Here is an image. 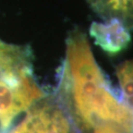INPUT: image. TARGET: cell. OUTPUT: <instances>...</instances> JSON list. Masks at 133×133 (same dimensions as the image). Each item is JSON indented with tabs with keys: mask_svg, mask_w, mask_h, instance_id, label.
I'll return each mask as SVG.
<instances>
[{
	"mask_svg": "<svg viewBox=\"0 0 133 133\" xmlns=\"http://www.w3.org/2000/svg\"><path fill=\"white\" fill-rule=\"evenodd\" d=\"M58 91L87 131L106 123L132 131V110L116 96L94 59L86 35L79 30L66 40Z\"/></svg>",
	"mask_w": 133,
	"mask_h": 133,
	"instance_id": "6da1fadb",
	"label": "cell"
},
{
	"mask_svg": "<svg viewBox=\"0 0 133 133\" xmlns=\"http://www.w3.org/2000/svg\"><path fill=\"white\" fill-rule=\"evenodd\" d=\"M45 95L35 79L30 48L0 42V133Z\"/></svg>",
	"mask_w": 133,
	"mask_h": 133,
	"instance_id": "7a4b0ae2",
	"label": "cell"
},
{
	"mask_svg": "<svg viewBox=\"0 0 133 133\" xmlns=\"http://www.w3.org/2000/svg\"><path fill=\"white\" fill-rule=\"evenodd\" d=\"M87 131L72 111L62 94H47L27 111L11 133H84Z\"/></svg>",
	"mask_w": 133,
	"mask_h": 133,
	"instance_id": "3957f363",
	"label": "cell"
},
{
	"mask_svg": "<svg viewBox=\"0 0 133 133\" xmlns=\"http://www.w3.org/2000/svg\"><path fill=\"white\" fill-rule=\"evenodd\" d=\"M89 32L95 43L111 55L123 51L131 42L129 24L117 17L104 23L94 22Z\"/></svg>",
	"mask_w": 133,
	"mask_h": 133,
	"instance_id": "277c9868",
	"label": "cell"
},
{
	"mask_svg": "<svg viewBox=\"0 0 133 133\" xmlns=\"http://www.w3.org/2000/svg\"><path fill=\"white\" fill-rule=\"evenodd\" d=\"M95 12L104 19L117 17L129 24L132 16V0H87Z\"/></svg>",
	"mask_w": 133,
	"mask_h": 133,
	"instance_id": "5b68a950",
	"label": "cell"
},
{
	"mask_svg": "<svg viewBox=\"0 0 133 133\" xmlns=\"http://www.w3.org/2000/svg\"><path fill=\"white\" fill-rule=\"evenodd\" d=\"M121 91L123 92L124 103L132 110V63L126 61L117 66Z\"/></svg>",
	"mask_w": 133,
	"mask_h": 133,
	"instance_id": "8992f818",
	"label": "cell"
},
{
	"mask_svg": "<svg viewBox=\"0 0 133 133\" xmlns=\"http://www.w3.org/2000/svg\"><path fill=\"white\" fill-rule=\"evenodd\" d=\"M94 133H131V130L116 123H106L94 127Z\"/></svg>",
	"mask_w": 133,
	"mask_h": 133,
	"instance_id": "52a82bcc",
	"label": "cell"
}]
</instances>
